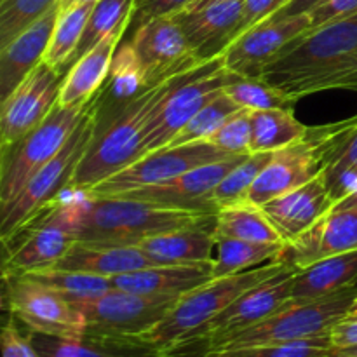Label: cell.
I'll return each mask as SVG.
<instances>
[{
  "instance_id": "1",
  "label": "cell",
  "mask_w": 357,
  "mask_h": 357,
  "mask_svg": "<svg viewBox=\"0 0 357 357\" xmlns=\"http://www.w3.org/2000/svg\"><path fill=\"white\" fill-rule=\"evenodd\" d=\"M261 79L296 100L331 89L357 93V14L296 37L267 65Z\"/></svg>"
},
{
  "instance_id": "2",
  "label": "cell",
  "mask_w": 357,
  "mask_h": 357,
  "mask_svg": "<svg viewBox=\"0 0 357 357\" xmlns=\"http://www.w3.org/2000/svg\"><path fill=\"white\" fill-rule=\"evenodd\" d=\"M73 195L68 201H56L52 209L73 234L75 243L136 246L145 237L187 227H215L216 222V215L211 213L164 208L124 197Z\"/></svg>"
},
{
  "instance_id": "3",
  "label": "cell",
  "mask_w": 357,
  "mask_h": 357,
  "mask_svg": "<svg viewBox=\"0 0 357 357\" xmlns=\"http://www.w3.org/2000/svg\"><path fill=\"white\" fill-rule=\"evenodd\" d=\"M180 75L181 73H178L150 87L139 100L129 105L107 126L98 128L96 138L77 167L68 192L82 194L142 159L145 128L153 117L155 108Z\"/></svg>"
},
{
  "instance_id": "4",
  "label": "cell",
  "mask_w": 357,
  "mask_h": 357,
  "mask_svg": "<svg viewBox=\"0 0 357 357\" xmlns=\"http://www.w3.org/2000/svg\"><path fill=\"white\" fill-rule=\"evenodd\" d=\"M98 112H100V91L89 101L86 114L80 119L79 126L72 132L65 146L30 178V181L21 188L14 201L0 208L2 243L16 236L23 227L33 222L40 213L59 201L65 192H68L70 181L77 167L82 162L91 143L96 138Z\"/></svg>"
},
{
  "instance_id": "5",
  "label": "cell",
  "mask_w": 357,
  "mask_h": 357,
  "mask_svg": "<svg viewBox=\"0 0 357 357\" xmlns=\"http://www.w3.org/2000/svg\"><path fill=\"white\" fill-rule=\"evenodd\" d=\"M286 267L288 264L284 261L274 260L271 264L253 267L250 271L239 272V274L211 279L206 284L180 296L169 314L153 330L135 340H142L160 351H167L194 335L197 330H201L211 319H215L244 291Z\"/></svg>"
},
{
  "instance_id": "6",
  "label": "cell",
  "mask_w": 357,
  "mask_h": 357,
  "mask_svg": "<svg viewBox=\"0 0 357 357\" xmlns=\"http://www.w3.org/2000/svg\"><path fill=\"white\" fill-rule=\"evenodd\" d=\"M356 296L357 286H351L324 298L307 300V302L289 300L278 312L265 317L255 326L225 338L222 344L216 345L211 354L258 347V345L288 344V342L309 340V338L330 335L331 328L347 316Z\"/></svg>"
},
{
  "instance_id": "7",
  "label": "cell",
  "mask_w": 357,
  "mask_h": 357,
  "mask_svg": "<svg viewBox=\"0 0 357 357\" xmlns=\"http://www.w3.org/2000/svg\"><path fill=\"white\" fill-rule=\"evenodd\" d=\"M232 72L223 66L222 56L181 73L159 107L153 112L143 132L142 157L166 149L181 128L204 105L223 93Z\"/></svg>"
},
{
  "instance_id": "8",
  "label": "cell",
  "mask_w": 357,
  "mask_h": 357,
  "mask_svg": "<svg viewBox=\"0 0 357 357\" xmlns=\"http://www.w3.org/2000/svg\"><path fill=\"white\" fill-rule=\"evenodd\" d=\"M344 128L345 121L309 128L300 142L272 152L271 160L251 187L248 201L264 206L319 176Z\"/></svg>"
},
{
  "instance_id": "9",
  "label": "cell",
  "mask_w": 357,
  "mask_h": 357,
  "mask_svg": "<svg viewBox=\"0 0 357 357\" xmlns=\"http://www.w3.org/2000/svg\"><path fill=\"white\" fill-rule=\"evenodd\" d=\"M87 105L70 108L56 105L33 131L0 153V208L14 201L30 178L65 146L86 114Z\"/></svg>"
},
{
  "instance_id": "10",
  "label": "cell",
  "mask_w": 357,
  "mask_h": 357,
  "mask_svg": "<svg viewBox=\"0 0 357 357\" xmlns=\"http://www.w3.org/2000/svg\"><path fill=\"white\" fill-rule=\"evenodd\" d=\"M180 296L139 295L112 289L107 295L73 303L86 319V335L107 338H139L169 314Z\"/></svg>"
},
{
  "instance_id": "11",
  "label": "cell",
  "mask_w": 357,
  "mask_h": 357,
  "mask_svg": "<svg viewBox=\"0 0 357 357\" xmlns=\"http://www.w3.org/2000/svg\"><path fill=\"white\" fill-rule=\"evenodd\" d=\"M230 153L216 149L208 142L188 143L181 146H166L142 157L114 176L82 192L86 197H117L138 188L166 183L195 167L229 159Z\"/></svg>"
},
{
  "instance_id": "12",
  "label": "cell",
  "mask_w": 357,
  "mask_h": 357,
  "mask_svg": "<svg viewBox=\"0 0 357 357\" xmlns=\"http://www.w3.org/2000/svg\"><path fill=\"white\" fill-rule=\"evenodd\" d=\"M3 282L10 316L30 331L65 340L86 337L82 312L61 295L28 278H3Z\"/></svg>"
},
{
  "instance_id": "13",
  "label": "cell",
  "mask_w": 357,
  "mask_h": 357,
  "mask_svg": "<svg viewBox=\"0 0 357 357\" xmlns=\"http://www.w3.org/2000/svg\"><path fill=\"white\" fill-rule=\"evenodd\" d=\"M65 72L42 61L0 108V153L33 131L58 105Z\"/></svg>"
},
{
  "instance_id": "14",
  "label": "cell",
  "mask_w": 357,
  "mask_h": 357,
  "mask_svg": "<svg viewBox=\"0 0 357 357\" xmlns=\"http://www.w3.org/2000/svg\"><path fill=\"white\" fill-rule=\"evenodd\" d=\"M10 243L13 250L3 251V278H21L54 267L75 244V237L49 206L3 244Z\"/></svg>"
},
{
  "instance_id": "15",
  "label": "cell",
  "mask_w": 357,
  "mask_h": 357,
  "mask_svg": "<svg viewBox=\"0 0 357 357\" xmlns=\"http://www.w3.org/2000/svg\"><path fill=\"white\" fill-rule=\"evenodd\" d=\"M310 28V14L264 21L227 45L220 54L223 66L237 75L261 77L279 52Z\"/></svg>"
},
{
  "instance_id": "16",
  "label": "cell",
  "mask_w": 357,
  "mask_h": 357,
  "mask_svg": "<svg viewBox=\"0 0 357 357\" xmlns=\"http://www.w3.org/2000/svg\"><path fill=\"white\" fill-rule=\"evenodd\" d=\"M131 45L145 68L150 86L202 65L173 17H155L136 26Z\"/></svg>"
},
{
  "instance_id": "17",
  "label": "cell",
  "mask_w": 357,
  "mask_h": 357,
  "mask_svg": "<svg viewBox=\"0 0 357 357\" xmlns=\"http://www.w3.org/2000/svg\"><path fill=\"white\" fill-rule=\"evenodd\" d=\"M248 155H232L229 159L218 160V162L195 167V169L188 171V173L181 174L174 180L166 181V183L138 188V190L128 192V194L117 195V197L152 202V204L164 206V208L216 215L215 208L211 206L213 190Z\"/></svg>"
},
{
  "instance_id": "18",
  "label": "cell",
  "mask_w": 357,
  "mask_h": 357,
  "mask_svg": "<svg viewBox=\"0 0 357 357\" xmlns=\"http://www.w3.org/2000/svg\"><path fill=\"white\" fill-rule=\"evenodd\" d=\"M244 0H216L199 9H185L173 17L183 30L199 61L218 58L232 42L243 16Z\"/></svg>"
},
{
  "instance_id": "19",
  "label": "cell",
  "mask_w": 357,
  "mask_h": 357,
  "mask_svg": "<svg viewBox=\"0 0 357 357\" xmlns=\"http://www.w3.org/2000/svg\"><path fill=\"white\" fill-rule=\"evenodd\" d=\"M357 250V208L330 211L305 234L286 244L278 260L295 268L309 267L323 258Z\"/></svg>"
},
{
  "instance_id": "20",
  "label": "cell",
  "mask_w": 357,
  "mask_h": 357,
  "mask_svg": "<svg viewBox=\"0 0 357 357\" xmlns=\"http://www.w3.org/2000/svg\"><path fill=\"white\" fill-rule=\"evenodd\" d=\"M286 244L298 239L333 208L323 173L309 183L272 199L261 206Z\"/></svg>"
},
{
  "instance_id": "21",
  "label": "cell",
  "mask_w": 357,
  "mask_h": 357,
  "mask_svg": "<svg viewBox=\"0 0 357 357\" xmlns=\"http://www.w3.org/2000/svg\"><path fill=\"white\" fill-rule=\"evenodd\" d=\"M59 16V6L21 31L13 42L0 49V100H7L14 89L44 61L52 30Z\"/></svg>"
},
{
  "instance_id": "22",
  "label": "cell",
  "mask_w": 357,
  "mask_h": 357,
  "mask_svg": "<svg viewBox=\"0 0 357 357\" xmlns=\"http://www.w3.org/2000/svg\"><path fill=\"white\" fill-rule=\"evenodd\" d=\"M213 279V261L188 265H157L112 278L115 289L139 295L183 296Z\"/></svg>"
},
{
  "instance_id": "23",
  "label": "cell",
  "mask_w": 357,
  "mask_h": 357,
  "mask_svg": "<svg viewBox=\"0 0 357 357\" xmlns=\"http://www.w3.org/2000/svg\"><path fill=\"white\" fill-rule=\"evenodd\" d=\"M126 30L128 26L119 28L114 33L105 37L66 72L61 93H59V107H80V105H87L96 96L98 91L107 82L117 45L124 37Z\"/></svg>"
},
{
  "instance_id": "24",
  "label": "cell",
  "mask_w": 357,
  "mask_h": 357,
  "mask_svg": "<svg viewBox=\"0 0 357 357\" xmlns=\"http://www.w3.org/2000/svg\"><path fill=\"white\" fill-rule=\"evenodd\" d=\"M145 68L131 42L122 45L114 56L107 82L100 89L98 128H103L122 110L135 103L150 89Z\"/></svg>"
},
{
  "instance_id": "25",
  "label": "cell",
  "mask_w": 357,
  "mask_h": 357,
  "mask_svg": "<svg viewBox=\"0 0 357 357\" xmlns=\"http://www.w3.org/2000/svg\"><path fill=\"white\" fill-rule=\"evenodd\" d=\"M157 267L138 246H103V244L75 243L52 268L77 271L87 274L115 278L121 274Z\"/></svg>"
},
{
  "instance_id": "26",
  "label": "cell",
  "mask_w": 357,
  "mask_h": 357,
  "mask_svg": "<svg viewBox=\"0 0 357 357\" xmlns=\"http://www.w3.org/2000/svg\"><path fill=\"white\" fill-rule=\"evenodd\" d=\"M215 227H187L145 237L136 246L155 265H188L213 261Z\"/></svg>"
},
{
  "instance_id": "27",
  "label": "cell",
  "mask_w": 357,
  "mask_h": 357,
  "mask_svg": "<svg viewBox=\"0 0 357 357\" xmlns=\"http://www.w3.org/2000/svg\"><path fill=\"white\" fill-rule=\"evenodd\" d=\"M42 357H167L166 352L135 338H107L86 335L80 340L28 333Z\"/></svg>"
},
{
  "instance_id": "28",
  "label": "cell",
  "mask_w": 357,
  "mask_h": 357,
  "mask_svg": "<svg viewBox=\"0 0 357 357\" xmlns=\"http://www.w3.org/2000/svg\"><path fill=\"white\" fill-rule=\"evenodd\" d=\"M357 284V250L323 258L300 268L293 279L291 300H317Z\"/></svg>"
},
{
  "instance_id": "29",
  "label": "cell",
  "mask_w": 357,
  "mask_h": 357,
  "mask_svg": "<svg viewBox=\"0 0 357 357\" xmlns=\"http://www.w3.org/2000/svg\"><path fill=\"white\" fill-rule=\"evenodd\" d=\"M215 237L257 241V243H281V236L274 229L264 208L251 201L234 202L216 211ZM284 243V241H282Z\"/></svg>"
},
{
  "instance_id": "30",
  "label": "cell",
  "mask_w": 357,
  "mask_h": 357,
  "mask_svg": "<svg viewBox=\"0 0 357 357\" xmlns=\"http://www.w3.org/2000/svg\"><path fill=\"white\" fill-rule=\"evenodd\" d=\"M323 176L333 204L357 188V115L345 121L344 131L328 155Z\"/></svg>"
},
{
  "instance_id": "31",
  "label": "cell",
  "mask_w": 357,
  "mask_h": 357,
  "mask_svg": "<svg viewBox=\"0 0 357 357\" xmlns=\"http://www.w3.org/2000/svg\"><path fill=\"white\" fill-rule=\"evenodd\" d=\"M286 243H257V241L215 237L213 279L239 274L257 267L261 261L278 260L284 251Z\"/></svg>"
},
{
  "instance_id": "32",
  "label": "cell",
  "mask_w": 357,
  "mask_h": 357,
  "mask_svg": "<svg viewBox=\"0 0 357 357\" xmlns=\"http://www.w3.org/2000/svg\"><path fill=\"white\" fill-rule=\"evenodd\" d=\"M253 122V139L251 153L275 152L279 149L300 142L309 128L295 117V112L286 108H268V110L251 112Z\"/></svg>"
},
{
  "instance_id": "33",
  "label": "cell",
  "mask_w": 357,
  "mask_h": 357,
  "mask_svg": "<svg viewBox=\"0 0 357 357\" xmlns=\"http://www.w3.org/2000/svg\"><path fill=\"white\" fill-rule=\"evenodd\" d=\"M135 6L136 0H98L91 10L82 38L70 58L66 72L105 37L114 33L119 28L129 26L135 16Z\"/></svg>"
},
{
  "instance_id": "34",
  "label": "cell",
  "mask_w": 357,
  "mask_h": 357,
  "mask_svg": "<svg viewBox=\"0 0 357 357\" xmlns=\"http://www.w3.org/2000/svg\"><path fill=\"white\" fill-rule=\"evenodd\" d=\"M21 278H28L38 284L45 286V288L52 289L72 303L91 302V300L100 298V296L107 295L108 291L114 289L112 278L77 271L49 268V271L33 272V274L21 275Z\"/></svg>"
},
{
  "instance_id": "35",
  "label": "cell",
  "mask_w": 357,
  "mask_h": 357,
  "mask_svg": "<svg viewBox=\"0 0 357 357\" xmlns=\"http://www.w3.org/2000/svg\"><path fill=\"white\" fill-rule=\"evenodd\" d=\"M94 3L96 2H86L70 7V9L59 10L58 21H56L54 30H52L51 42L47 45V51H45L44 63L66 73L68 61L73 52H75L80 38H82Z\"/></svg>"
},
{
  "instance_id": "36",
  "label": "cell",
  "mask_w": 357,
  "mask_h": 357,
  "mask_svg": "<svg viewBox=\"0 0 357 357\" xmlns=\"http://www.w3.org/2000/svg\"><path fill=\"white\" fill-rule=\"evenodd\" d=\"M223 93L244 110H268V108H286L293 110L296 98L278 89L261 77H244L232 73Z\"/></svg>"
},
{
  "instance_id": "37",
  "label": "cell",
  "mask_w": 357,
  "mask_h": 357,
  "mask_svg": "<svg viewBox=\"0 0 357 357\" xmlns=\"http://www.w3.org/2000/svg\"><path fill=\"white\" fill-rule=\"evenodd\" d=\"M272 152H255L248 155L239 166L234 167L213 190L211 206L218 211L223 206L234 204V202L248 201L251 187L257 181L258 174L264 171L271 160Z\"/></svg>"
},
{
  "instance_id": "38",
  "label": "cell",
  "mask_w": 357,
  "mask_h": 357,
  "mask_svg": "<svg viewBox=\"0 0 357 357\" xmlns=\"http://www.w3.org/2000/svg\"><path fill=\"white\" fill-rule=\"evenodd\" d=\"M237 110H241L225 93H222L220 96H216L215 100L209 101L208 105L201 108L183 128L178 131V135L174 136L169 142L171 146H181L188 145V143H197V142H206L227 119L232 114H236Z\"/></svg>"
},
{
  "instance_id": "39",
  "label": "cell",
  "mask_w": 357,
  "mask_h": 357,
  "mask_svg": "<svg viewBox=\"0 0 357 357\" xmlns=\"http://www.w3.org/2000/svg\"><path fill=\"white\" fill-rule=\"evenodd\" d=\"M58 3L59 0H0V49Z\"/></svg>"
},
{
  "instance_id": "40",
  "label": "cell",
  "mask_w": 357,
  "mask_h": 357,
  "mask_svg": "<svg viewBox=\"0 0 357 357\" xmlns=\"http://www.w3.org/2000/svg\"><path fill=\"white\" fill-rule=\"evenodd\" d=\"M330 335L309 338V340L288 342V344L258 345V347L239 349V351L216 352L209 357H330L331 354Z\"/></svg>"
},
{
  "instance_id": "41",
  "label": "cell",
  "mask_w": 357,
  "mask_h": 357,
  "mask_svg": "<svg viewBox=\"0 0 357 357\" xmlns=\"http://www.w3.org/2000/svg\"><path fill=\"white\" fill-rule=\"evenodd\" d=\"M253 139L251 110H237L206 142L230 155H250Z\"/></svg>"
},
{
  "instance_id": "42",
  "label": "cell",
  "mask_w": 357,
  "mask_h": 357,
  "mask_svg": "<svg viewBox=\"0 0 357 357\" xmlns=\"http://www.w3.org/2000/svg\"><path fill=\"white\" fill-rule=\"evenodd\" d=\"M289 0H244L243 16H241L239 24H237L236 31H234V38L236 40L239 35L248 31L250 28L257 26V24L264 23L268 17L274 16L279 9L288 3Z\"/></svg>"
},
{
  "instance_id": "43",
  "label": "cell",
  "mask_w": 357,
  "mask_h": 357,
  "mask_svg": "<svg viewBox=\"0 0 357 357\" xmlns=\"http://www.w3.org/2000/svg\"><path fill=\"white\" fill-rule=\"evenodd\" d=\"M194 0H136L132 21L136 26L155 17H171L187 9Z\"/></svg>"
},
{
  "instance_id": "44",
  "label": "cell",
  "mask_w": 357,
  "mask_h": 357,
  "mask_svg": "<svg viewBox=\"0 0 357 357\" xmlns=\"http://www.w3.org/2000/svg\"><path fill=\"white\" fill-rule=\"evenodd\" d=\"M2 356L3 357H42L31 344L30 337H24L14 324V317L6 323L2 330Z\"/></svg>"
},
{
  "instance_id": "45",
  "label": "cell",
  "mask_w": 357,
  "mask_h": 357,
  "mask_svg": "<svg viewBox=\"0 0 357 357\" xmlns=\"http://www.w3.org/2000/svg\"><path fill=\"white\" fill-rule=\"evenodd\" d=\"M354 14H357V0H326L323 6L310 13V21H312V28H317L324 23L354 16Z\"/></svg>"
},
{
  "instance_id": "46",
  "label": "cell",
  "mask_w": 357,
  "mask_h": 357,
  "mask_svg": "<svg viewBox=\"0 0 357 357\" xmlns=\"http://www.w3.org/2000/svg\"><path fill=\"white\" fill-rule=\"evenodd\" d=\"M333 349H345L357 345V316H345L330 331Z\"/></svg>"
},
{
  "instance_id": "47",
  "label": "cell",
  "mask_w": 357,
  "mask_h": 357,
  "mask_svg": "<svg viewBox=\"0 0 357 357\" xmlns=\"http://www.w3.org/2000/svg\"><path fill=\"white\" fill-rule=\"evenodd\" d=\"M324 2H326V0H289L282 9H279L278 13L272 17H268V20H282V17L298 16V14H310L314 9L323 6Z\"/></svg>"
},
{
  "instance_id": "48",
  "label": "cell",
  "mask_w": 357,
  "mask_h": 357,
  "mask_svg": "<svg viewBox=\"0 0 357 357\" xmlns=\"http://www.w3.org/2000/svg\"><path fill=\"white\" fill-rule=\"evenodd\" d=\"M357 208V188L352 194H349L347 197H344L342 201H338L337 204H333V208L330 211H345V209H356Z\"/></svg>"
},
{
  "instance_id": "49",
  "label": "cell",
  "mask_w": 357,
  "mask_h": 357,
  "mask_svg": "<svg viewBox=\"0 0 357 357\" xmlns=\"http://www.w3.org/2000/svg\"><path fill=\"white\" fill-rule=\"evenodd\" d=\"M330 357H357V345L345 349H331Z\"/></svg>"
},
{
  "instance_id": "50",
  "label": "cell",
  "mask_w": 357,
  "mask_h": 357,
  "mask_svg": "<svg viewBox=\"0 0 357 357\" xmlns=\"http://www.w3.org/2000/svg\"><path fill=\"white\" fill-rule=\"evenodd\" d=\"M86 2H98V0H59V10L70 9L73 6H79V3H86Z\"/></svg>"
},
{
  "instance_id": "51",
  "label": "cell",
  "mask_w": 357,
  "mask_h": 357,
  "mask_svg": "<svg viewBox=\"0 0 357 357\" xmlns=\"http://www.w3.org/2000/svg\"><path fill=\"white\" fill-rule=\"evenodd\" d=\"M211 2H216V0H194V2H192L190 6L187 7V9H199V7H204V6H208V3H211Z\"/></svg>"
},
{
  "instance_id": "52",
  "label": "cell",
  "mask_w": 357,
  "mask_h": 357,
  "mask_svg": "<svg viewBox=\"0 0 357 357\" xmlns=\"http://www.w3.org/2000/svg\"><path fill=\"white\" fill-rule=\"evenodd\" d=\"M347 316H357V296L354 298V302H352V305H351V309H349Z\"/></svg>"
}]
</instances>
